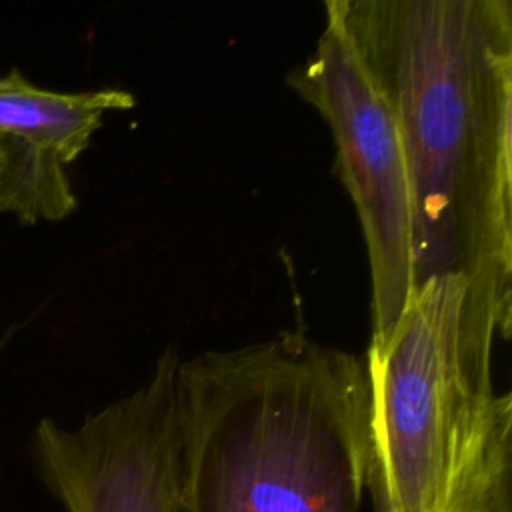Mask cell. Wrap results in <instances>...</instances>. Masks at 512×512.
Segmentation results:
<instances>
[{"label": "cell", "instance_id": "obj_5", "mask_svg": "<svg viewBox=\"0 0 512 512\" xmlns=\"http://www.w3.org/2000/svg\"><path fill=\"white\" fill-rule=\"evenodd\" d=\"M180 360L166 348L142 386L78 426L38 422V472L66 512H180Z\"/></svg>", "mask_w": 512, "mask_h": 512}, {"label": "cell", "instance_id": "obj_3", "mask_svg": "<svg viewBox=\"0 0 512 512\" xmlns=\"http://www.w3.org/2000/svg\"><path fill=\"white\" fill-rule=\"evenodd\" d=\"M464 296L460 276L422 282L390 338L362 354L370 454L392 512H512V396L462 364Z\"/></svg>", "mask_w": 512, "mask_h": 512}, {"label": "cell", "instance_id": "obj_2", "mask_svg": "<svg viewBox=\"0 0 512 512\" xmlns=\"http://www.w3.org/2000/svg\"><path fill=\"white\" fill-rule=\"evenodd\" d=\"M180 512H360L362 356L282 334L178 366Z\"/></svg>", "mask_w": 512, "mask_h": 512}, {"label": "cell", "instance_id": "obj_7", "mask_svg": "<svg viewBox=\"0 0 512 512\" xmlns=\"http://www.w3.org/2000/svg\"><path fill=\"white\" fill-rule=\"evenodd\" d=\"M366 492L370 494V502H372V512H392L390 504H388V498H386V492H384V486H382V480L378 476V470L372 462V454H370V460H368V474H366Z\"/></svg>", "mask_w": 512, "mask_h": 512}, {"label": "cell", "instance_id": "obj_6", "mask_svg": "<svg viewBox=\"0 0 512 512\" xmlns=\"http://www.w3.org/2000/svg\"><path fill=\"white\" fill-rule=\"evenodd\" d=\"M122 98L112 88L54 92L28 82L18 68L0 76V214L22 224L58 222L76 206L66 166Z\"/></svg>", "mask_w": 512, "mask_h": 512}, {"label": "cell", "instance_id": "obj_4", "mask_svg": "<svg viewBox=\"0 0 512 512\" xmlns=\"http://www.w3.org/2000/svg\"><path fill=\"white\" fill-rule=\"evenodd\" d=\"M286 84L326 120L334 170L356 208L370 270V342L384 344L414 292L412 202L394 114L336 16Z\"/></svg>", "mask_w": 512, "mask_h": 512}, {"label": "cell", "instance_id": "obj_1", "mask_svg": "<svg viewBox=\"0 0 512 512\" xmlns=\"http://www.w3.org/2000/svg\"><path fill=\"white\" fill-rule=\"evenodd\" d=\"M402 142L414 288L460 276V358L494 386L512 324L510 0H326Z\"/></svg>", "mask_w": 512, "mask_h": 512}]
</instances>
